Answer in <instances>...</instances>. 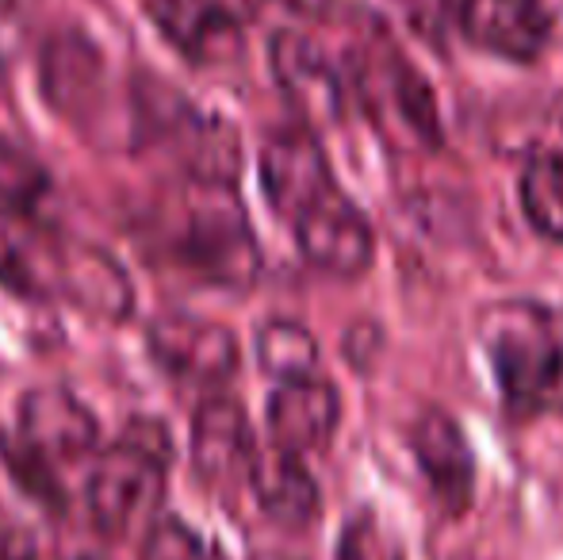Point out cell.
<instances>
[{
  "label": "cell",
  "mask_w": 563,
  "mask_h": 560,
  "mask_svg": "<svg viewBox=\"0 0 563 560\" xmlns=\"http://www.w3.org/2000/svg\"><path fill=\"white\" fill-rule=\"evenodd\" d=\"M169 461L173 441L165 426L154 419H134L89 469L85 503H89L92 526L112 541L154 530Z\"/></svg>",
  "instance_id": "cell-3"
},
{
  "label": "cell",
  "mask_w": 563,
  "mask_h": 560,
  "mask_svg": "<svg viewBox=\"0 0 563 560\" xmlns=\"http://www.w3.org/2000/svg\"><path fill=\"white\" fill-rule=\"evenodd\" d=\"M257 446L245 407L230 396H211L192 419V464L208 484L250 480Z\"/></svg>",
  "instance_id": "cell-16"
},
{
  "label": "cell",
  "mask_w": 563,
  "mask_h": 560,
  "mask_svg": "<svg viewBox=\"0 0 563 560\" xmlns=\"http://www.w3.org/2000/svg\"><path fill=\"white\" fill-rule=\"evenodd\" d=\"M0 284L31 299H66L97 319H126L134 292L112 254L85 242H62L20 211L0 208Z\"/></svg>",
  "instance_id": "cell-1"
},
{
  "label": "cell",
  "mask_w": 563,
  "mask_h": 560,
  "mask_svg": "<svg viewBox=\"0 0 563 560\" xmlns=\"http://www.w3.org/2000/svg\"><path fill=\"white\" fill-rule=\"evenodd\" d=\"M173 254L196 277L223 284V288H250L261 273V250L250 231V219L234 185H196L180 200V219L173 227Z\"/></svg>",
  "instance_id": "cell-6"
},
{
  "label": "cell",
  "mask_w": 563,
  "mask_h": 560,
  "mask_svg": "<svg viewBox=\"0 0 563 560\" xmlns=\"http://www.w3.org/2000/svg\"><path fill=\"white\" fill-rule=\"evenodd\" d=\"M338 560H407L395 530L376 510H356L338 538Z\"/></svg>",
  "instance_id": "cell-22"
},
{
  "label": "cell",
  "mask_w": 563,
  "mask_h": 560,
  "mask_svg": "<svg viewBox=\"0 0 563 560\" xmlns=\"http://www.w3.org/2000/svg\"><path fill=\"white\" fill-rule=\"evenodd\" d=\"M479 342L514 415H563V311L537 299L490 304L479 315Z\"/></svg>",
  "instance_id": "cell-2"
},
{
  "label": "cell",
  "mask_w": 563,
  "mask_h": 560,
  "mask_svg": "<svg viewBox=\"0 0 563 560\" xmlns=\"http://www.w3.org/2000/svg\"><path fill=\"white\" fill-rule=\"evenodd\" d=\"M38 85L54 112L66 123H74L81 135L104 139V128H112L115 97L112 74L97 46L77 31L46 39L43 58H38Z\"/></svg>",
  "instance_id": "cell-7"
},
{
  "label": "cell",
  "mask_w": 563,
  "mask_h": 560,
  "mask_svg": "<svg viewBox=\"0 0 563 560\" xmlns=\"http://www.w3.org/2000/svg\"><path fill=\"white\" fill-rule=\"evenodd\" d=\"M250 487L257 507L276 526L303 530V526H311L319 518V484L307 472L303 457L288 453V449L273 446L268 453H257L250 472Z\"/></svg>",
  "instance_id": "cell-17"
},
{
  "label": "cell",
  "mask_w": 563,
  "mask_h": 560,
  "mask_svg": "<svg viewBox=\"0 0 563 560\" xmlns=\"http://www.w3.org/2000/svg\"><path fill=\"white\" fill-rule=\"evenodd\" d=\"M460 31L467 43L506 62H537L552 23L541 0H460Z\"/></svg>",
  "instance_id": "cell-13"
},
{
  "label": "cell",
  "mask_w": 563,
  "mask_h": 560,
  "mask_svg": "<svg viewBox=\"0 0 563 560\" xmlns=\"http://www.w3.org/2000/svg\"><path fill=\"white\" fill-rule=\"evenodd\" d=\"M268 62L284 100L303 128H334L345 116V81L314 39L299 31H276L268 43Z\"/></svg>",
  "instance_id": "cell-9"
},
{
  "label": "cell",
  "mask_w": 563,
  "mask_h": 560,
  "mask_svg": "<svg viewBox=\"0 0 563 560\" xmlns=\"http://www.w3.org/2000/svg\"><path fill=\"white\" fill-rule=\"evenodd\" d=\"M261 188L273 211L296 223L311 204L334 193V173L311 128H280L261 146Z\"/></svg>",
  "instance_id": "cell-10"
},
{
  "label": "cell",
  "mask_w": 563,
  "mask_h": 560,
  "mask_svg": "<svg viewBox=\"0 0 563 560\" xmlns=\"http://www.w3.org/2000/svg\"><path fill=\"white\" fill-rule=\"evenodd\" d=\"M51 193V173L27 146L0 139V208L27 216Z\"/></svg>",
  "instance_id": "cell-21"
},
{
  "label": "cell",
  "mask_w": 563,
  "mask_h": 560,
  "mask_svg": "<svg viewBox=\"0 0 563 560\" xmlns=\"http://www.w3.org/2000/svg\"><path fill=\"white\" fill-rule=\"evenodd\" d=\"M20 43V8L15 0H0V66L15 54Z\"/></svg>",
  "instance_id": "cell-24"
},
{
  "label": "cell",
  "mask_w": 563,
  "mask_h": 560,
  "mask_svg": "<svg viewBox=\"0 0 563 560\" xmlns=\"http://www.w3.org/2000/svg\"><path fill=\"white\" fill-rule=\"evenodd\" d=\"M173 46L200 66L230 62L242 51V23L257 0H146Z\"/></svg>",
  "instance_id": "cell-12"
},
{
  "label": "cell",
  "mask_w": 563,
  "mask_h": 560,
  "mask_svg": "<svg viewBox=\"0 0 563 560\" xmlns=\"http://www.w3.org/2000/svg\"><path fill=\"white\" fill-rule=\"evenodd\" d=\"M521 208L526 219L552 242H563V154L541 150L521 173Z\"/></svg>",
  "instance_id": "cell-19"
},
{
  "label": "cell",
  "mask_w": 563,
  "mask_h": 560,
  "mask_svg": "<svg viewBox=\"0 0 563 560\" xmlns=\"http://www.w3.org/2000/svg\"><path fill=\"white\" fill-rule=\"evenodd\" d=\"M142 560H227L211 541H203L180 518H157L154 530L142 538Z\"/></svg>",
  "instance_id": "cell-23"
},
{
  "label": "cell",
  "mask_w": 563,
  "mask_h": 560,
  "mask_svg": "<svg viewBox=\"0 0 563 560\" xmlns=\"http://www.w3.org/2000/svg\"><path fill=\"white\" fill-rule=\"evenodd\" d=\"M77 560H104V557H77Z\"/></svg>",
  "instance_id": "cell-26"
},
{
  "label": "cell",
  "mask_w": 563,
  "mask_h": 560,
  "mask_svg": "<svg viewBox=\"0 0 563 560\" xmlns=\"http://www.w3.org/2000/svg\"><path fill=\"white\" fill-rule=\"evenodd\" d=\"M150 358L188 388H219L238 373V342L227 327L200 315L165 311L146 330Z\"/></svg>",
  "instance_id": "cell-8"
},
{
  "label": "cell",
  "mask_w": 563,
  "mask_h": 560,
  "mask_svg": "<svg viewBox=\"0 0 563 560\" xmlns=\"http://www.w3.org/2000/svg\"><path fill=\"white\" fill-rule=\"evenodd\" d=\"M257 361L265 373L276 381H299V376H314L319 365V342L303 322L273 319L257 330Z\"/></svg>",
  "instance_id": "cell-20"
},
{
  "label": "cell",
  "mask_w": 563,
  "mask_h": 560,
  "mask_svg": "<svg viewBox=\"0 0 563 560\" xmlns=\"http://www.w3.org/2000/svg\"><path fill=\"white\" fill-rule=\"evenodd\" d=\"M341 422V396L322 376L284 381L268 399V433L276 449L307 457L334 438Z\"/></svg>",
  "instance_id": "cell-15"
},
{
  "label": "cell",
  "mask_w": 563,
  "mask_h": 560,
  "mask_svg": "<svg viewBox=\"0 0 563 560\" xmlns=\"http://www.w3.org/2000/svg\"><path fill=\"white\" fill-rule=\"evenodd\" d=\"M134 139L157 146L196 185H234L242 169V139L223 116L200 112L169 85H139L131 97Z\"/></svg>",
  "instance_id": "cell-5"
},
{
  "label": "cell",
  "mask_w": 563,
  "mask_h": 560,
  "mask_svg": "<svg viewBox=\"0 0 563 560\" xmlns=\"http://www.w3.org/2000/svg\"><path fill=\"white\" fill-rule=\"evenodd\" d=\"M97 415L66 388H31L15 411V441L4 446L15 480L51 507H62L58 472L97 461Z\"/></svg>",
  "instance_id": "cell-4"
},
{
  "label": "cell",
  "mask_w": 563,
  "mask_h": 560,
  "mask_svg": "<svg viewBox=\"0 0 563 560\" xmlns=\"http://www.w3.org/2000/svg\"><path fill=\"white\" fill-rule=\"evenodd\" d=\"M291 227H296V242L307 262L330 277H361L376 257L368 219L341 188L311 204Z\"/></svg>",
  "instance_id": "cell-11"
},
{
  "label": "cell",
  "mask_w": 563,
  "mask_h": 560,
  "mask_svg": "<svg viewBox=\"0 0 563 560\" xmlns=\"http://www.w3.org/2000/svg\"><path fill=\"white\" fill-rule=\"evenodd\" d=\"M410 446H415L418 469H422L433 499L449 515H464L475 492V457L460 422L441 407H430L410 430Z\"/></svg>",
  "instance_id": "cell-14"
},
{
  "label": "cell",
  "mask_w": 563,
  "mask_h": 560,
  "mask_svg": "<svg viewBox=\"0 0 563 560\" xmlns=\"http://www.w3.org/2000/svg\"><path fill=\"white\" fill-rule=\"evenodd\" d=\"M368 92H379L387 108L395 112V123L407 131L415 142H422L426 150L441 146V112L433 89L407 58H399L395 51L379 54V62H368V77H364Z\"/></svg>",
  "instance_id": "cell-18"
},
{
  "label": "cell",
  "mask_w": 563,
  "mask_h": 560,
  "mask_svg": "<svg viewBox=\"0 0 563 560\" xmlns=\"http://www.w3.org/2000/svg\"><path fill=\"white\" fill-rule=\"evenodd\" d=\"M253 560H291V557H280V553H257Z\"/></svg>",
  "instance_id": "cell-25"
}]
</instances>
